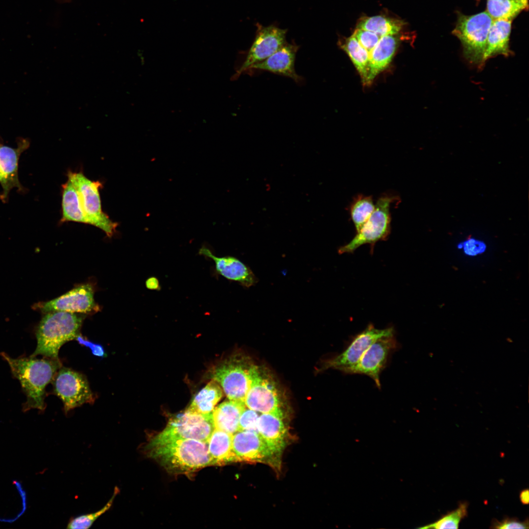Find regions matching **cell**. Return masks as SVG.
<instances>
[{"instance_id": "obj_35", "label": "cell", "mask_w": 529, "mask_h": 529, "mask_svg": "<svg viewBox=\"0 0 529 529\" xmlns=\"http://www.w3.org/2000/svg\"><path fill=\"white\" fill-rule=\"evenodd\" d=\"M79 344L88 347L91 350V353L95 356L101 358L106 357V354L103 347L99 344L92 342L87 338L83 337L80 334L76 337L75 339Z\"/></svg>"}, {"instance_id": "obj_15", "label": "cell", "mask_w": 529, "mask_h": 529, "mask_svg": "<svg viewBox=\"0 0 529 529\" xmlns=\"http://www.w3.org/2000/svg\"><path fill=\"white\" fill-rule=\"evenodd\" d=\"M233 450L238 461L269 462L276 456L270 450L257 432L238 431L232 435Z\"/></svg>"}, {"instance_id": "obj_4", "label": "cell", "mask_w": 529, "mask_h": 529, "mask_svg": "<svg viewBox=\"0 0 529 529\" xmlns=\"http://www.w3.org/2000/svg\"><path fill=\"white\" fill-rule=\"evenodd\" d=\"M244 402L246 407L258 412L286 417V396L274 375L264 366L254 365Z\"/></svg>"}, {"instance_id": "obj_19", "label": "cell", "mask_w": 529, "mask_h": 529, "mask_svg": "<svg viewBox=\"0 0 529 529\" xmlns=\"http://www.w3.org/2000/svg\"><path fill=\"white\" fill-rule=\"evenodd\" d=\"M284 418L272 413H262L257 422V432L270 450L278 456L286 444L288 430Z\"/></svg>"}, {"instance_id": "obj_7", "label": "cell", "mask_w": 529, "mask_h": 529, "mask_svg": "<svg viewBox=\"0 0 529 529\" xmlns=\"http://www.w3.org/2000/svg\"><path fill=\"white\" fill-rule=\"evenodd\" d=\"M398 200V196L392 194L381 196L369 218L348 243L338 249V253H353L366 244L372 248L377 242L386 240L391 231V205Z\"/></svg>"}, {"instance_id": "obj_10", "label": "cell", "mask_w": 529, "mask_h": 529, "mask_svg": "<svg viewBox=\"0 0 529 529\" xmlns=\"http://www.w3.org/2000/svg\"><path fill=\"white\" fill-rule=\"evenodd\" d=\"M213 412L200 413L189 409L172 416L160 433L164 435L207 441L215 430Z\"/></svg>"}, {"instance_id": "obj_28", "label": "cell", "mask_w": 529, "mask_h": 529, "mask_svg": "<svg viewBox=\"0 0 529 529\" xmlns=\"http://www.w3.org/2000/svg\"><path fill=\"white\" fill-rule=\"evenodd\" d=\"M404 25L402 21L379 15L363 18L357 28L372 31L381 37L400 33Z\"/></svg>"}, {"instance_id": "obj_20", "label": "cell", "mask_w": 529, "mask_h": 529, "mask_svg": "<svg viewBox=\"0 0 529 529\" xmlns=\"http://www.w3.org/2000/svg\"><path fill=\"white\" fill-rule=\"evenodd\" d=\"M400 34L382 36L369 53L368 85L390 64L399 45Z\"/></svg>"}, {"instance_id": "obj_1", "label": "cell", "mask_w": 529, "mask_h": 529, "mask_svg": "<svg viewBox=\"0 0 529 529\" xmlns=\"http://www.w3.org/2000/svg\"><path fill=\"white\" fill-rule=\"evenodd\" d=\"M146 455L174 474H189L213 465L207 442L159 433L144 447Z\"/></svg>"}, {"instance_id": "obj_11", "label": "cell", "mask_w": 529, "mask_h": 529, "mask_svg": "<svg viewBox=\"0 0 529 529\" xmlns=\"http://www.w3.org/2000/svg\"><path fill=\"white\" fill-rule=\"evenodd\" d=\"M257 27L254 41L244 62L237 71L235 78L248 71L253 65L271 56L287 42V29L280 28L274 24L264 26L257 24Z\"/></svg>"}, {"instance_id": "obj_27", "label": "cell", "mask_w": 529, "mask_h": 529, "mask_svg": "<svg viewBox=\"0 0 529 529\" xmlns=\"http://www.w3.org/2000/svg\"><path fill=\"white\" fill-rule=\"evenodd\" d=\"M528 7V0H487L486 11L493 20L512 21Z\"/></svg>"}, {"instance_id": "obj_30", "label": "cell", "mask_w": 529, "mask_h": 529, "mask_svg": "<svg viewBox=\"0 0 529 529\" xmlns=\"http://www.w3.org/2000/svg\"><path fill=\"white\" fill-rule=\"evenodd\" d=\"M468 505L461 502L455 510L442 516L435 522L421 527V529H458L460 521L467 515Z\"/></svg>"}, {"instance_id": "obj_21", "label": "cell", "mask_w": 529, "mask_h": 529, "mask_svg": "<svg viewBox=\"0 0 529 529\" xmlns=\"http://www.w3.org/2000/svg\"><path fill=\"white\" fill-rule=\"evenodd\" d=\"M512 20L497 19L493 21L489 29L483 61L497 55L508 56L511 53L509 47Z\"/></svg>"}, {"instance_id": "obj_26", "label": "cell", "mask_w": 529, "mask_h": 529, "mask_svg": "<svg viewBox=\"0 0 529 529\" xmlns=\"http://www.w3.org/2000/svg\"><path fill=\"white\" fill-rule=\"evenodd\" d=\"M341 48L348 55L360 74L364 85H368L369 73V53L359 43L352 35L342 42H340Z\"/></svg>"}, {"instance_id": "obj_31", "label": "cell", "mask_w": 529, "mask_h": 529, "mask_svg": "<svg viewBox=\"0 0 529 529\" xmlns=\"http://www.w3.org/2000/svg\"><path fill=\"white\" fill-rule=\"evenodd\" d=\"M119 493V488L116 486L112 497L102 508L93 513L72 518L69 520L67 528L70 529H86L90 528L98 517L112 507L116 496Z\"/></svg>"}, {"instance_id": "obj_38", "label": "cell", "mask_w": 529, "mask_h": 529, "mask_svg": "<svg viewBox=\"0 0 529 529\" xmlns=\"http://www.w3.org/2000/svg\"><path fill=\"white\" fill-rule=\"evenodd\" d=\"M521 502L523 505H528L529 502V489H525L521 491L519 495Z\"/></svg>"}, {"instance_id": "obj_29", "label": "cell", "mask_w": 529, "mask_h": 529, "mask_svg": "<svg viewBox=\"0 0 529 529\" xmlns=\"http://www.w3.org/2000/svg\"><path fill=\"white\" fill-rule=\"evenodd\" d=\"M372 196L360 194L356 196L350 206V214L358 232L366 222L375 209Z\"/></svg>"}, {"instance_id": "obj_9", "label": "cell", "mask_w": 529, "mask_h": 529, "mask_svg": "<svg viewBox=\"0 0 529 529\" xmlns=\"http://www.w3.org/2000/svg\"><path fill=\"white\" fill-rule=\"evenodd\" d=\"M52 382L53 391L62 400L66 414L84 404L94 403V395L83 374L62 366Z\"/></svg>"}, {"instance_id": "obj_16", "label": "cell", "mask_w": 529, "mask_h": 529, "mask_svg": "<svg viewBox=\"0 0 529 529\" xmlns=\"http://www.w3.org/2000/svg\"><path fill=\"white\" fill-rule=\"evenodd\" d=\"M199 254L212 260L217 273L230 281L237 282L246 288L255 285L258 282L251 269L234 257H217L205 245L199 249Z\"/></svg>"}, {"instance_id": "obj_23", "label": "cell", "mask_w": 529, "mask_h": 529, "mask_svg": "<svg viewBox=\"0 0 529 529\" xmlns=\"http://www.w3.org/2000/svg\"><path fill=\"white\" fill-rule=\"evenodd\" d=\"M232 435L215 429L207 440L208 451L213 465H223L239 462L232 448Z\"/></svg>"}, {"instance_id": "obj_22", "label": "cell", "mask_w": 529, "mask_h": 529, "mask_svg": "<svg viewBox=\"0 0 529 529\" xmlns=\"http://www.w3.org/2000/svg\"><path fill=\"white\" fill-rule=\"evenodd\" d=\"M245 407L242 401L229 399L223 402L213 411L215 429L232 434L238 432L240 417Z\"/></svg>"}, {"instance_id": "obj_14", "label": "cell", "mask_w": 529, "mask_h": 529, "mask_svg": "<svg viewBox=\"0 0 529 529\" xmlns=\"http://www.w3.org/2000/svg\"><path fill=\"white\" fill-rule=\"evenodd\" d=\"M94 296L92 286L83 284L56 298L39 304L38 307L46 313L56 311L87 313L97 309Z\"/></svg>"}, {"instance_id": "obj_34", "label": "cell", "mask_w": 529, "mask_h": 529, "mask_svg": "<svg viewBox=\"0 0 529 529\" xmlns=\"http://www.w3.org/2000/svg\"><path fill=\"white\" fill-rule=\"evenodd\" d=\"M528 518L524 521H521L516 518L506 517L502 521L493 519L491 522V529H529Z\"/></svg>"}, {"instance_id": "obj_32", "label": "cell", "mask_w": 529, "mask_h": 529, "mask_svg": "<svg viewBox=\"0 0 529 529\" xmlns=\"http://www.w3.org/2000/svg\"><path fill=\"white\" fill-rule=\"evenodd\" d=\"M258 413L246 407L242 411L240 417L238 431H252L257 432V422L259 417Z\"/></svg>"}, {"instance_id": "obj_17", "label": "cell", "mask_w": 529, "mask_h": 529, "mask_svg": "<svg viewBox=\"0 0 529 529\" xmlns=\"http://www.w3.org/2000/svg\"><path fill=\"white\" fill-rule=\"evenodd\" d=\"M299 48L295 43L286 42L271 56L253 65L248 71H267L289 77L296 83H300L303 78L296 72L294 67L296 54Z\"/></svg>"}, {"instance_id": "obj_6", "label": "cell", "mask_w": 529, "mask_h": 529, "mask_svg": "<svg viewBox=\"0 0 529 529\" xmlns=\"http://www.w3.org/2000/svg\"><path fill=\"white\" fill-rule=\"evenodd\" d=\"M254 364L249 357L235 354L216 366L212 378L220 385L229 399L244 402Z\"/></svg>"}, {"instance_id": "obj_33", "label": "cell", "mask_w": 529, "mask_h": 529, "mask_svg": "<svg viewBox=\"0 0 529 529\" xmlns=\"http://www.w3.org/2000/svg\"><path fill=\"white\" fill-rule=\"evenodd\" d=\"M359 43L370 53L379 42L381 37L367 30L357 28L353 34Z\"/></svg>"}, {"instance_id": "obj_18", "label": "cell", "mask_w": 529, "mask_h": 529, "mask_svg": "<svg viewBox=\"0 0 529 529\" xmlns=\"http://www.w3.org/2000/svg\"><path fill=\"white\" fill-rule=\"evenodd\" d=\"M29 146L27 141L19 142L17 148L0 145V184L2 188L1 200L5 201L12 189L23 190L18 178V162L21 153Z\"/></svg>"}, {"instance_id": "obj_25", "label": "cell", "mask_w": 529, "mask_h": 529, "mask_svg": "<svg viewBox=\"0 0 529 529\" xmlns=\"http://www.w3.org/2000/svg\"><path fill=\"white\" fill-rule=\"evenodd\" d=\"M222 395L218 383L213 380L196 394L188 409L200 413H211Z\"/></svg>"}, {"instance_id": "obj_37", "label": "cell", "mask_w": 529, "mask_h": 529, "mask_svg": "<svg viewBox=\"0 0 529 529\" xmlns=\"http://www.w3.org/2000/svg\"><path fill=\"white\" fill-rule=\"evenodd\" d=\"M146 287L150 290H159L161 289L159 281L155 277H150L145 281Z\"/></svg>"}, {"instance_id": "obj_8", "label": "cell", "mask_w": 529, "mask_h": 529, "mask_svg": "<svg viewBox=\"0 0 529 529\" xmlns=\"http://www.w3.org/2000/svg\"><path fill=\"white\" fill-rule=\"evenodd\" d=\"M68 177L78 191L82 208L89 224L100 228L108 237H112L118 224L110 219L102 210L99 192L102 184L98 181L89 179L82 172L70 171Z\"/></svg>"}, {"instance_id": "obj_24", "label": "cell", "mask_w": 529, "mask_h": 529, "mask_svg": "<svg viewBox=\"0 0 529 529\" xmlns=\"http://www.w3.org/2000/svg\"><path fill=\"white\" fill-rule=\"evenodd\" d=\"M62 222L74 221L89 224L82 208L79 195L74 185L68 179L62 185Z\"/></svg>"}, {"instance_id": "obj_12", "label": "cell", "mask_w": 529, "mask_h": 529, "mask_svg": "<svg viewBox=\"0 0 529 529\" xmlns=\"http://www.w3.org/2000/svg\"><path fill=\"white\" fill-rule=\"evenodd\" d=\"M396 346L394 335L382 337L369 346L357 363L343 372L347 374L366 375L370 377L380 388V374L386 365L390 353Z\"/></svg>"}, {"instance_id": "obj_13", "label": "cell", "mask_w": 529, "mask_h": 529, "mask_svg": "<svg viewBox=\"0 0 529 529\" xmlns=\"http://www.w3.org/2000/svg\"><path fill=\"white\" fill-rule=\"evenodd\" d=\"M394 334V329H379L369 324L355 337L347 348L340 354L327 361L324 369L334 368L343 371L357 363L364 352L377 339Z\"/></svg>"}, {"instance_id": "obj_3", "label": "cell", "mask_w": 529, "mask_h": 529, "mask_svg": "<svg viewBox=\"0 0 529 529\" xmlns=\"http://www.w3.org/2000/svg\"><path fill=\"white\" fill-rule=\"evenodd\" d=\"M83 318L77 314L56 311L47 313L41 319L36 336L37 345L31 356L59 360L58 353L66 342L80 334Z\"/></svg>"}, {"instance_id": "obj_2", "label": "cell", "mask_w": 529, "mask_h": 529, "mask_svg": "<svg viewBox=\"0 0 529 529\" xmlns=\"http://www.w3.org/2000/svg\"><path fill=\"white\" fill-rule=\"evenodd\" d=\"M10 368L13 377L18 379L26 396L24 411L31 409H45L46 387L62 367L60 360L36 357L11 358L4 352L0 354Z\"/></svg>"}, {"instance_id": "obj_5", "label": "cell", "mask_w": 529, "mask_h": 529, "mask_svg": "<svg viewBox=\"0 0 529 529\" xmlns=\"http://www.w3.org/2000/svg\"><path fill=\"white\" fill-rule=\"evenodd\" d=\"M493 20L485 11L474 15L459 13L452 34L460 41L463 54L470 63L481 67L487 38Z\"/></svg>"}, {"instance_id": "obj_36", "label": "cell", "mask_w": 529, "mask_h": 529, "mask_svg": "<svg viewBox=\"0 0 529 529\" xmlns=\"http://www.w3.org/2000/svg\"><path fill=\"white\" fill-rule=\"evenodd\" d=\"M463 246L465 253L470 255L481 253L485 249L484 244L474 239H470L465 241Z\"/></svg>"}]
</instances>
